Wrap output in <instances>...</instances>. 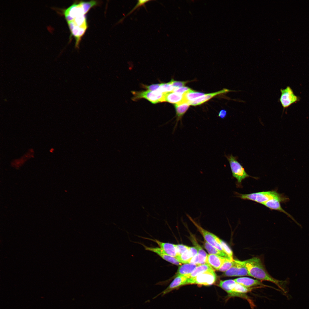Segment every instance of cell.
<instances>
[{"label": "cell", "instance_id": "29", "mask_svg": "<svg viewBox=\"0 0 309 309\" xmlns=\"http://www.w3.org/2000/svg\"><path fill=\"white\" fill-rule=\"evenodd\" d=\"M175 246L176 250L177 256L182 254L188 250L189 247L187 246L181 244H175Z\"/></svg>", "mask_w": 309, "mask_h": 309}, {"label": "cell", "instance_id": "25", "mask_svg": "<svg viewBox=\"0 0 309 309\" xmlns=\"http://www.w3.org/2000/svg\"><path fill=\"white\" fill-rule=\"evenodd\" d=\"M175 88L173 86L170 82L167 83H162L157 90L164 93H166L172 92Z\"/></svg>", "mask_w": 309, "mask_h": 309}, {"label": "cell", "instance_id": "24", "mask_svg": "<svg viewBox=\"0 0 309 309\" xmlns=\"http://www.w3.org/2000/svg\"><path fill=\"white\" fill-rule=\"evenodd\" d=\"M216 241L221 247L224 251L231 259H233V253L227 244L216 235H214Z\"/></svg>", "mask_w": 309, "mask_h": 309}, {"label": "cell", "instance_id": "33", "mask_svg": "<svg viewBox=\"0 0 309 309\" xmlns=\"http://www.w3.org/2000/svg\"><path fill=\"white\" fill-rule=\"evenodd\" d=\"M227 111L225 110H221L219 113L218 116L221 118H225L227 116Z\"/></svg>", "mask_w": 309, "mask_h": 309}, {"label": "cell", "instance_id": "4", "mask_svg": "<svg viewBox=\"0 0 309 309\" xmlns=\"http://www.w3.org/2000/svg\"><path fill=\"white\" fill-rule=\"evenodd\" d=\"M217 276L214 270L207 271L193 277L188 278L185 285L197 284L208 286L214 284Z\"/></svg>", "mask_w": 309, "mask_h": 309}, {"label": "cell", "instance_id": "30", "mask_svg": "<svg viewBox=\"0 0 309 309\" xmlns=\"http://www.w3.org/2000/svg\"><path fill=\"white\" fill-rule=\"evenodd\" d=\"M170 82L173 86L175 88H176L181 87L185 86L188 82L177 81L172 80Z\"/></svg>", "mask_w": 309, "mask_h": 309}, {"label": "cell", "instance_id": "12", "mask_svg": "<svg viewBox=\"0 0 309 309\" xmlns=\"http://www.w3.org/2000/svg\"><path fill=\"white\" fill-rule=\"evenodd\" d=\"M281 203L282 202L280 200L277 199H273L265 203L263 205L271 210H276L283 213L293 220L297 224L300 226L291 215L282 207Z\"/></svg>", "mask_w": 309, "mask_h": 309}, {"label": "cell", "instance_id": "31", "mask_svg": "<svg viewBox=\"0 0 309 309\" xmlns=\"http://www.w3.org/2000/svg\"><path fill=\"white\" fill-rule=\"evenodd\" d=\"M191 90V89L190 88L187 87H181L179 88H175L173 91L174 92L183 95L189 92Z\"/></svg>", "mask_w": 309, "mask_h": 309}, {"label": "cell", "instance_id": "19", "mask_svg": "<svg viewBox=\"0 0 309 309\" xmlns=\"http://www.w3.org/2000/svg\"><path fill=\"white\" fill-rule=\"evenodd\" d=\"M198 265L192 263H186L180 266L175 276L176 277L181 275H185L191 274Z\"/></svg>", "mask_w": 309, "mask_h": 309}, {"label": "cell", "instance_id": "22", "mask_svg": "<svg viewBox=\"0 0 309 309\" xmlns=\"http://www.w3.org/2000/svg\"><path fill=\"white\" fill-rule=\"evenodd\" d=\"M207 257L199 253H198L195 256L190 259L187 263H192L199 265L207 264L206 262Z\"/></svg>", "mask_w": 309, "mask_h": 309}, {"label": "cell", "instance_id": "20", "mask_svg": "<svg viewBox=\"0 0 309 309\" xmlns=\"http://www.w3.org/2000/svg\"><path fill=\"white\" fill-rule=\"evenodd\" d=\"M204 246L209 254L215 255L227 258L233 259L231 258L226 253L212 246L207 242H205Z\"/></svg>", "mask_w": 309, "mask_h": 309}, {"label": "cell", "instance_id": "1", "mask_svg": "<svg viewBox=\"0 0 309 309\" xmlns=\"http://www.w3.org/2000/svg\"><path fill=\"white\" fill-rule=\"evenodd\" d=\"M242 262L248 270L249 276L260 280L271 282L283 290V281L277 280L271 276L266 270L259 258L254 257Z\"/></svg>", "mask_w": 309, "mask_h": 309}, {"label": "cell", "instance_id": "2", "mask_svg": "<svg viewBox=\"0 0 309 309\" xmlns=\"http://www.w3.org/2000/svg\"><path fill=\"white\" fill-rule=\"evenodd\" d=\"M235 194L237 197L241 199L252 201L262 205L273 199H279L283 203H285L290 200L288 197L283 194L279 193L276 190L263 191L247 194H243L236 192Z\"/></svg>", "mask_w": 309, "mask_h": 309}, {"label": "cell", "instance_id": "13", "mask_svg": "<svg viewBox=\"0 0 309 309\" xmlns=\"http://www.w3.org/2000/svg\"><path fill=\"white\" fill-rule=\"evenodd\" d=\"M190 105L188 102H184L175 104L176 112V121L173 128V133L176 129L178 122L179 121H181L183 116L188 110Z\"/></svg>", "mask_w": 309, "mask_h": 309}, {"label": "cell", "instance_id": "26", "mask_svg": "<svg viewBox=\"0 0 309 309\" xmlns=\"http://www.w3.org/2000/svg\"><path fill=\"white\" fill-rule=\"evenodd\" d=\"M234 259H230L227 258L225 261L218 270L225 272L230 268L233 265Z\"/></svg>", "mask_w": 309, "mask_h": 309}, {"label": "cell", "instance_id": "7", "mask_svg": "<svg viewBox=\"0 0 309 309\" xmlns=\"http://www.w3.org/2000/svg\"><path fill=\"white\" fill-rule=\"evenodd\" d=\"M223 275L227 277L249 276L248 270L242 261L235 260H234L232 266L224 272Z\"/></svg>", "mask_w": 309, "mask_h": 309}, {"label": "cell", "instance_id": "28", "mask_svg": "<svg viewBox=\"0 0 309 309\" xmlns=\"http://www.w3.org/2000/svg\"><path fill=\"white\" fill-rule=\"evenodd\" d=\"M151 1H152V0H138V2L137 3V4H136L135 6L132 9L131 11H130L125 16V17H124V18L125 17H126L127 16H128V15H129L131 13H132L134 11L136 10L137 8H138L139 7H141L142 6H144L145 4L146 3H147L148 2Z\"/></svg>", "mask_w": 309, "mask_h": 309}, {"label": "cell", "instance_id": "10", "mask_svg": "<svg viewBox=\"0 0 309 309\" xmlns=\"http://www.w3.org/2000/svg\"><path fill=\"white\" fill-rule=\"evenodd\" d=\"M145 250L156 253L163 260L173 264L177 266H181L182 264L175 258L170 256L166 253L160 247H149L142 244Z\"/></svg>", "mask_w": 309, "mask_h": 309}, {"label": "cell", "instance_id": "6", "mask_svg": "<svg viewBox=\"0 0 309 309\" xmlns=\"http://www.w3.org/2000/svg\"><path fill=\"white\" fill-rule=\"evenodd\" d=\"M186 215L203 235L206 242L219 250L225 252L221 246L216 241L214 237V234L202 228L188 214H186Z\"/></svg>", "mask_w": 309, "mask_h": 309}, {"label": "cell", "instance_id": "8", "mask_svg": "<svg viewBox=\"0 0 309 309\" xmlns=\"http://www.w3.org/2000/svg\"><path fill=\"white\" fill-rule=\"evenodd\" d=\"M280 92L281 95L280 100L284 108L288 107L298 101V97L294 94L289 86H287L284 89H281Z\"/></svg>", "mask_w": 309, "mask_h": 309}, {"label": "cell", "instance_id": "32", "mask_svg": "<svg viewBox=\"0 0 309 309\" xmlns=\"http://www.w3.org/2000/svg\"><path fill=\"white\" fill-rule=\"evenodd\" d=\"M160 85V84H153L149 86L143 85L142 87L150 91H154L157 90Z\"/></svg>", "mask_w": 309, "mask_h": 309}, {"label": "cell", "instance_id": "11", "mask_svg": "<svg viewBox=\"0 0 309 309\" xmlns=\"http://www.w3.org/2000/svg\"><path fill=\"white\" fill-rule=\"evenodd\" d=\"M237 283L248 288L254 289L268 287L264 284L261 281L247 277H242L234 279Z\"/></svg>", "mask_w": 309, "mask_h": 309}, {"label": "cell", "instance_id": "15", "mask_svg": "<svg viewBox=\"0 0 309 309\" xmlns=\"http://www.w3.org/2000/svg\"><path fill=\"white\" fill-rule=\"evenodd\" d=\"M226 259L227 258L219 255L209 254L207 256L206 262L212 268L217 270H219Z\"/></svg>", "mask_w": 309, "mask_h": 309}, {"label": "cell", "instance_id": "3", "mask_svg": "<svg viewBox=\"0 0 309 309\" xmlns=\"http://www.w3.org/2000/svg\"><path fill=\"white\" fill-rule=\"evenodd\" d=\"M225 156L229 163L233 177L237 180V187H241L242 182L247 178L251 177L257 179V177H251L246 172L243 167L237 161V157H234L232 154L225 155Z\"/></svg>", "mask_w": 309, "mask_h": 309}, {"label": "cell", "instance_id": "23", "mask_svg": "<svg viewBox=\"0 0 309 309\" xmlns=\"http://www.w3.org/2000/svg\"><path fill=\"white\" fill-rule=\"evenodd\" d=\"M205 94L203 93L195 92L192 90H191L187 93L183 95L187 102L192 101L196 99L198 97H200Z\"/></svg>", "mask_w": 309, "mask_h": 309}, {"label": "cell", "instance_id": "27", "mask_svg": "<svg viewBox=\"0 0 309 309\" xmlns=\"http://www.w3.org/2000/svg\"><path fill=\"white\" fill-rule=\"evenodd\" d=\"M191 239V241L193 244L194 245L195 247L197 250L198 253L201 254L204 256L205 257H207L208 254H207L205 251L199 245L195 239L193 237H192Z\"/></svg>", "mask_w": 309, "mask_h": 309}, {"label": "cell", "instance_id": "5", "mask_svg": "<svg viewBox=\"0 0 309 309\" xmlns=\"http://www.w3.org/2000/svg\"><path fill=\"white\" fill-rule=\"evenodd\" d=\"M132 100L136 101L141 98L145 99L153 104L164 102V94L158 90H147L141 91H132Z\"/></svg>", "mask_w": 309, "mask_h": 309}, {"label": "cell", "instance_id": "9", "mask_svg": "<svg viewBox=\"0 0 309 309\" xmlns=\"http://www.w3.org/2000/svg\"><path fill=\"white\" fill-rule=\"evenodd\" d=\"M189 278L187 275H179L175 277L169 285L165 290L154 297L153 298H155L160 295L163 296L173 290L178 288L179 287L185 285L187 280Z\"/></svg>", "mask_w": 309, "mask_h": 309}, {"label": "cell", "instance_id": "17", "mask_svg": "<svg viewBox=\"0 0 309 309\" xmlns=\"http://www.w3.org/2000/svg\"><path fill=\"white\" fill-rule=\"evenodd\" d=\"M164 100V102L175 104L187 102L185 100L183 95L174 92L165 93Z\"/></svg>", "mask_w": 309, "mask_h": 309}, {"label": "cell", "instance_id": "21", "mask_svg": "<svg viewBox=\"0 0 309 309\" xmlns=\"http://www.w3.org/2000/svg\"><path fill=\"white\" fill-rule=\"evenodd\" d=\"M213 270V268L209 264H205L198 266L192 273L187 275L189 278L193 277L207 271Z\"/></svg>", "mask_w": 309, "mask_h": 309}, {"label": "cell", "instance_id": "14", "mask_svg": "<svg viewBox=\"0 0 309 309\" xmlns=\"http://www.w3.org/2000/svg\"><path fill=\"white\" fill-rule=\"evenodd\" d=\"M229 90L224 89L217 92L205 94L204 95L193 100L188 102L190 105L192 106H195L199 105L206 102L215 96L226 93L229 92Z\"/></svg>", "mask_w": 309, "mask_h": 309}, {"label": "cell", "instance_id": "16", "mask_svg": "<svg viewBox=\"0 0 309 309\" xmlns=\"http://www.w3.org/2000/svg\"><path fill=\"white\" fill-rule=\"evenodd\" d=\"M156 243L167 254L176 258L177 253L175 244L161 242L157 239H148Z\"/></svg>", "mask_w": 309, "mask_h": 309}, {"label": "cell", "instance_id": "18", "mask_svg": "<svg viewBox=\"0 0 309 309\" xmlns=\"http://www.w3.org/2000/svg\"><path fill=\"white\" fill-rule=\"evenodd\" d=\"M198 253L197 250L195 247H189L185 252L180 255H177L175 258L180 262L186 264L190 259Z\"/></svg>", "mask_w": 309, "mask_h": 309}]
</instances>
